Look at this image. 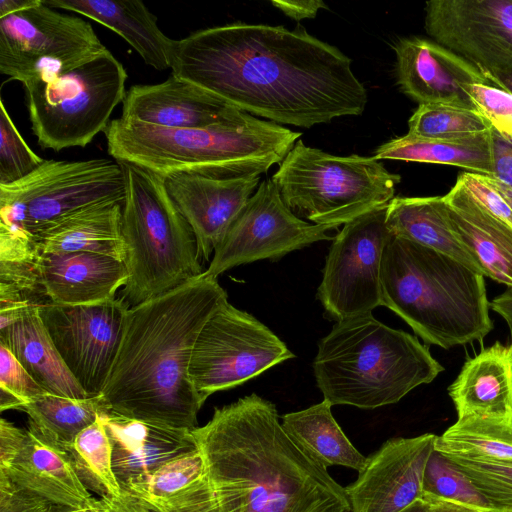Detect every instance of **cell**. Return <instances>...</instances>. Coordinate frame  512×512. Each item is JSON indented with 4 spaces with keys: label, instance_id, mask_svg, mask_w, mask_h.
Here are the masks:
<instances>
[{
    "label": "cell",
    "instance_id": "6da1fadb",
    "mask_svg": "<svg viewBox=\"0 0 512 512\" xmlns=\"http://www.w3.org/2000/svg\"><path fill=\"white\" fill-rule=\"evenodd\" d=\"M171 69L243 112L297 127L360 115L367 103L351 59L301 26L198 30L174 40Z\"/></svg>",
    "mask_w": 512,
    "mask_h": 512
},
{
    "label": "cell",
    "instance_id": "7a4b0ae2",
    "mask_svg": "<svg viewBox=\"0 0 512 512\" xmlns=\"http://www.w3.org/2000/svg\"><path fill=\"white\" fill-rule=\"evenodd\" d=\"M218 512H351L345 487L304 453L255 393L192 430Z\"/></svg>",
    "mask_w": 512,
    "mask_h": 512
},
{
    "label": "cell",
    "instance_id": "3957f363",
    "mask_svg": "<svg viewBox=\"0 0 512 512\" xmlns=\"http://www.w3.org/2000/svg\"><path fill=\"white\" fill-rule=\"evenodd\" d=\"M204 272L181 286L128 307L119 349L99 397L104 410L193 430L204 404L189 378L195 341L225 301Z\"/></svg>",
    "mask_w": 512,
    "mask_h": 512
},
{
    "label": "cell",
    "instance_id": "277c9868",
    "mask_svg": "<svg viewBox=\"0 0 512 512\" xmlns=\"http://www.w3.org/2000/svg\"><path fill=\"white\" fill-rule=\"evenodd\" d=\"M104 134L116 161L165 178L180 173L214 179L260 176L281 163L301 133L246 112L204 128L167 129L123 118Z\"/></svg>",
    "mask_w": 512,
    "mask_h": 512
},
{
    "label": "cell",
    "instance_id": "5b68a950",
    "mask_svg": "<svg viewBox=\"0 0 512 512\" xmlns=\"http://www.w3.org/2000/svg\"><path fill=\"white\" fill-rule=\"evenodd\" d=\"M380 284L381 305L427 345L450 349L480 341L493 329L484 276L446 254L392 235Z\"/></svg>",
    "mask_w": 512,
    "mask_h": 512
},
{
    "label": "cell",
    "instance_id": "8992f818",
    "mask_svg": "<svg viewBox=\"0 0 512 512\" xmlns=\"http://www.w3.org/2000/svg\"><path fill=\"white\" fill-rule=\"evenodd\" d=\"M313 369L332 405L374 409L431 383L444 367L416 336L366 314L337 321L319 341Z\"/></svg>",
    "mask_w": 512,
    "mask_h": 512
},
{
    "label": "cell",
    "instance_id": "52a82bcc",
    "mask_svg": "<svg viewBox=\"0 0 512 512\" xmlns=\"http://www.w3.org/2000/svg\"><path fill=\"white\" fill-rule=\"evenodd\" d=\"M125 180L121 231L127 281L121 298L135 306L203 274L192 228L166 188V178L117 161Z\"/></svg>",
    "mask_w": 512,
    "mask_h": 512
},
{
    "label": "cell",
    "instance_id": "ba28073f",
    "mask_svg": "<svg viewBox=\"0 0 512 512\" xmlns=\"http://www.w3.org/2000/svg\"><path fill=\"white\" fill-rule=\"evenodd\" d=\"M271 180L291 211L314 224L337 228L386 206L401 177L374 157L334 156L300 139Z\"/></svg>",
    "mask_w": 512,
    "mask_h": 512
},
{
    "label": "cell",
    "instance_id": "9c48e42d",
    "mask_svg": "<svg viewBox=\"0 0 512 512\" xmlns=\"http://www.w3.org/2000/svg\"><path fill=\"white\" fill-rule=\"evenodd\" d=\"M127 72L106 49L72 68L39 71L23 84L31 128L44 149L85 147L123 102Z\"/></svg>",
    "mask_w": 512,
    "mask_h": 512
},
{
    "label": "cell",
    "instance_id": "30bf717a",
    "mask_svg": "<svg viewBox=\"0 0 512 512\" xmlns=\"http://www.w3.org/2000/svg\"><path fill=\"white\" fill-rule=\"evenodd\" d=\"M125 180L116 160H45L26 177L0 185V229L35 237L88 206L121 202Z\"/></svg>",
    "mask_w": 512,
    "mask_h": 512
},
{
    "label": "cell",
    "instance_id": "8fae6325",
    "mask_svg": "<svg viewBox=\"0 0 512 512\" xmlns=\"http://www.w3.org/2000/svg\"><path fill=\"white\" fill-rule=\"evenodd\" d=\"M295 355L253 315L223 302L202 327L193 347L189 378L204 403Z\"/></svg>",
    "mask_w": 512,
    "mask_h": 512
},
{
    "label": "cell",
    "instance_id": "7c38bea8",
    "mask_svg": "<svg viewBox=\"0 0 512 512\" xmlns=\"http://www.w3.org/2000/svg\"><path fill=\"white\" fill-rule=\"evenodd\" d=\"M106 49L87 21L45 0L0 18V72L21 83L41 70L72 68Z\"/></svg>",
    "mask_w": 512,
    "mask_h": 512
},
{
    "label": "cell",
    "instance_id": "4fadbf2b",
    "mask_svg": "<svg viewBox=\"0 0 512 512\" xmlns=\"http://www.w3.org/2000/svg\"><path fill=\"white\" fill-rule=\"evenodd\" d=\"M387 205L344 224L333 239L317 292L333 320L372 314L381 305V262L392 236Z\"/></svg>",
    "mask_w": 512,
    "mask_h": 512
},
{
    "label": "cell",
    "instance_id": "5bb4252c",
    "mask_svg": "<svg viewBox=\"0 0 512 512\" xmlns=\"http://www.w3.org/2000/svg\"><path fill=\"white\" fill-rule=\"evenodd\" d=\"M335 227L310 224L283 202L271 179L263 180L216 247L204 273L216 277L241 264L277 261L284 255L321 240H333Z\"/></svg>",
    "mask_w": 512,
    "mask_h": 512
},
{
    "label": "cell",
    "instance_id": "9a60e30c",
    "mask_svg": "<svg viewBox=\"0 0 512 512\" xmlns=\"http://www.w3.org/2000/svg\"><path fill=\"white\" fill-rule=\"evenodd\" d=\"M128 307L121 297L89 305L39 304L57 351L89 397L99 396L106 384Z\"/></svg>",
    "mask_w": 512,
    "mask_h": 512
},
{
    "label": "cell",
    "instance_id": "2e32d148",
    "mask_svg": "<svg viewBox=\"0 0 512 512\" xmlns=\"http://www.w3.org/2000/svg\"><path fill=\"white\" fill-rule=\"evenodd\" d=\"M424 27L436 43L487 77L512 68V0H432Z\"/></svg>",
    "mask_w": 512,
    "mask_h": 512
},
{
    "label": "cell",
    "instance_id": "e0dca14e",
    "mask_svg": "<svg viewBox=\"0 0 512 512\" xmlns=\"http://www.w3.org/2000/svg\"><path fill=\"white\" fill-rule=\"evenodd\" d=\"M0 475L54 505L92 510L97 502L62 448L4 418L0 421Z\"/></svg>",
    "mask_w": 512,
    "mask_h": 512
},
{
    "label": "cell",
    "instance_id": "ac0fdd59",
    "mask_svg": "<svg viewBox=\"0 0 512 512\" xmlns=\"http://www.w3.org/2000/svg\"><path fill=\"white\" fill-rule=\"evenodd\" d=\"M437 435L387 440L345 487L351 512H401L423 497V476Z\"/></svg>",
    "mask_w": 512,
    "mask_h": 512
},
{
    "label": "cell",
    "instance_id": "d6986e66",
    "mask_svg": "<svg viewBox=\"0 0 512 512\" xmlns=\"http://www.w3.org/2000/svg\"><path fill=\"white\" fill-rule=\"evenodd\" d=\"M393 49L398 85L419 105L446 104L478 111L469 86L492 85L476 66L433 40L402 38Z\"/></svg>",
    "mask_w": 512,
    "mask_h": 512
},
{
    "label": "cell",
    "instance_id": "ffe728a7",
    "mask_svg": "<svg viewBox=\"0 0 512 512\" xmlns=\"http://www.w3.org/2000/svg\"><path fill=\"white\" fill-rule=\"evenodd\" d=\"M259 182L260 176L214 179L180 173L166 178L169 195L195 235L200 260H210Z\"/></svg>",
    "mask_w": 512,
    "mask_h": 512
},
{
    "label": "cell",
    "instance_id": "44dd1931",
    "mask_svg": "<svg viewBox=\"0 0 512 512\" xmlns=\"http://www.w3.org/2000/svg\"><path fill=\"white\" fill-rule=\"evenodd\" d=\"M242 113L217 95L171 74L158 84L131 86L121 118L167 129H190L226 122Z\"/></svg>",
    "mask_w": 512,
    "mask_h": 512
},
{
    "label": "cell",
    "instance_id": "7402d4cb",
    "mask_svg": "<svg viewBox=\"0 0 512 512\" xmlns=\"http://www.w3.org/2000/svg\"><path fill=\"white\" fill-rule=\"evenodd\" d=\"M99 416L111 443L113 470L121 485L198 450L192 430L132 419L106 410Z\"/></svg>",
    "mask_w": 512,
    "mask_h": 512
},
{
    "label": "cell",
    "instance_id": "603a6c76",
    "mask_svg": "<svg viewBox=\"0 0 512 512\" xmlns=\"http://www.w3.org/2000/svg\"><path fill=\"white\" fill-rule=\"evenodd\" d=\"M41 268L45 297L59 305L115 299L127 281L124 261L92 252L43 253Z\"/></svg>",
    "mask_w": 512,
    "mask_h": 512
},
{
    "label": "cell",
    "instance_id": "cb8c5ba5",
    "mask_svg": "<svg viewBox=\"0 0 512 512\" xmlns=\"http://www.w3.org/2000/svg\"><path fill=\"white\" fill-rule=\"evenodd\" d=\"M443 202L454 233L483 276L512 288V225L490 213L458 180Z\"/></svg>",
    "mask_w": 512,
    "mask_h": 512
},
{
    "label": "cell",
    "instance_id": "d4e9b609",
    "mask_svg": "<svg viewBox=\"0 0 512 512\" xmlns=\"http://www.w3.org/2000/svg\"><path fill=\"white\" fill-rule=\"evenodd\" d=\"M448 393L458 418H512V346L495 342L467 360Z\"/></svg>",
    "mask_w": 512,
    "mask_h": 512
},
{
    "label": "cell",
    "instance_id": "484cf974",
    "mask_svg": "<svg viewBox=\"0 0 512 512\" xmlns=\"http://www.w3.org/2000/svg\"><path fill=\"white\" fill-rule=\"evenodd\" d=\"M52 8L68 10L111 29L120 35L156 70L171 68L174 40L158 27L157 18L141 1L45 0Z\"/></svg>",
    "mask_w": 512,
    "mask_h": 512
},
{
    "label": "cell",
    "instance_id": "4316f807",
    "mask_svg": "<svg viewBox=\"0 0 512 512\" xmlns=\"http://www.w3.org/2000/svg\"><path fill=\"white\" fill-rule=\"evenodd\" d=\"M0 343L47 393L73 399L89 397L57 351L39 314V304L28 305L16 320L0 328Z\"/></svg>",
    "mask_w": 512,
    "mask_h": 512
},
{
    "label": "cell",
    "instance_id": "83f0119b",
    "mask_svg": "<svg viewBox=\"0 0 512 512\" xmlns=\"http://www.w3.org/2000/svg\"><path fill=\"white\" fill-rule=\"evenodd\" d=\"M121 202L80 209L53 223L34 238L43 253L92 252L125 261Z\"/></svg>",
    "mask_w": 512,
    "mask_h": 512
},
{
    "label": "cell",
    "instance_id": "f1b7e54d",
    "mask_svg": "<svg viewBox=\"0 0 512 512\" xmlns=\"http://www.w3.org/2000/svg\"><path fill=\"white\" fill-rule=\"evenodd\" d=\"M386 225L393 236L446 254L482 274L454 233L443 196L394 197L387 205Z\"/></svg>",
    "mask_w": 512,
    "mask_h": 512
},
{
    "label": "cell",
    "instance_id": "f546056e",
    "mask_svg": "<svg viewBox=\"0 0 512 512\" xmlns=\"http://www.w3.org/2000/svg\"><path fill=\"white\" fill-rule=\"evenodd\" d=\"M326 399L300 411L286 413L281 424L292 441L325 468L343 466L361 471L367 457L350 442L332 415Z\"/></svg>",
    "mask_w": 512,
    "mask_h": 512
},
{
    "label": "cell",
    "instance_id": "4dcf8cb0",
    "mask_svg": "<svg viewBox=\"0 0 512 512\" xmlns=\"http://www.w3.org/2000/svg\"><path fill=\"white\" fill-rule=\"evenodd\" d=\"M374 158L451 165L486 176L493 173L490 130L451 139H428L407 133L378 146Z\"/></svg>",
    "mask_w": 512,
    "mask_h": 512
},
{
    "label": "cell",
    "instance_id": "1f68e13d",
    "mask_svg": "<svg viewBox=\"0 0 512 512\" xmlns=\"http://www.w3.org/2000/svg\"><path fill=\"white\" fill-rule=\"evenodd\" d=\"M435 450L467 459L512 463V418H458L437 436Z\"/></svg>",
    "mask_w": 512,
    "mask_h": 512
},
{
    "label": "cell",
    "instance_id": "d6a6232c",
    "mask_svg": "<svg viewBox=\"0 0 512 512\" xmlns=\"http://www.w3.org/2000/svg\"><path fill=\"white\" fill-rule=\"evenodd\" d=\"M20 410L28 415L29 429L61 448L93 424L104 407L99 396L73 399L46 393Z\"/></svg>",
    "mask_w": 512,
    "mask_h": 512
},
{
    "label": "cell",
    "instance_id": "836d02e7",
    "mask_svg": "<svg viewBox=\"0 0 512 512\" xmlns=\"http://www.w3.org/2000/svg\"><path fill=\"white\" fill-rule=\"evenodd\" d=\"M61 448L91 493L102 499L120 495L122 487L113 470L111 443L100 416Z\"/></svg>",
    "mask_w": 512,
    "mask_h": 512
},
{
    "label": "cell",
    "instance_id": "e575fe53",
    "mask_svg": "<svg viewBox=\"0 0 512 512\" xmlns=\"http://www.w3.org/2000/svg\"><path fill=\"white\" fill-rule=\"evenodd\" d=\"M42 255L34 237L0 229V292L21 294L40 304L38 299L45 297Z\"/></svg>",
    "mask_w": 512,
    "mask_h": 512
},
{
    "label": "cell",
    "instance_id": "d590c367",
    "mask_svg": "<svg viewBox=\"0 0 512 512\" xmlns=\"http://www.w3.org/2000/svg\"><path fill=\"white\" fill-rule=\"evenodd\" d=\"M408 128V134L412 136L451 139L487 132L491 125L475 110L446 104H423L409 118Z\"/></svg>",
    "mask_w": 512,
    "mask_h": 512
},
{
    "label": "cell",
    "instance_id": "8d00e7d4",
    "mask_svg": "<svg viewBox=\"0 0 512 512\" xmlns=\"http://www.w3.org/2000/svg\"><path fill=\"white\" fill-rule=\"evenodd\" d=\"M205 476V462L199 449L173 459L149 474L132 478L121 485L148 500L171 498Z\"/></svg>",
    "mask_w": 512,
    "mask_h": 512
},
{
    "label": "cell",
    "instance_id": "74e56055",
    "mask_svg": "<svg viewBox=\"0 0 512 512\" xmlns=\"http://www.w3.org/2000/svg\"><path fill=\"white\" fill-rule=\"evenodd\" d=\"M423 497L453 502L479 512H496L469 479L435 449L425 467Z\"/></svg>",
    "mask_w": 512,
    "mask_h": 512
},
{
    "label": "cell",
    "instance_id": "f35d334b",
    "mask_svg": "<svg viewBox=\"0 0 512 512\" xmlns=\"http://www.w3.org/2000/svg\"><path fill=\"white\" fill-rule=\"evenodd\" d=\"M444 456L469 479L496 512H512V463Z\"/></svg>",
    "mask_w": 512,
    "mask_h": 512
},
{
    "label": "cell",
    "instance_id": "ab89813d",
    "mask_svg": "<svg viewBox=\"0 0 512 512\" xmlns=\"http://www.w3.org/2000/svg\"><path fill=\"white\" fill-rule=\"evenodd\" d=\"M45 160L26 143L0 100V185L14 183L36 170Z\"/></svg>",
    "mask_w": 512,
    "mask_h": 512
},
{
    "label": "cell",
    "instance_id": "60d3db41",
    "mask_svg": "<svg viewBox=\"0 0 512 512\" xmlns=\"http://www.w3.org/2000/svg\"><path fill=\"white\" fill-rule=\"evenodd\" d=\"M47 392L33 379L13 353L0 343V409L20 410Z\"/></svg>",
    "mask_w": 512,
    "mask_h": 512
},
{
    "label": "cell",
    "instance_id": "b9f144b4",
    "mask_svg": "<svg viewBox=\"0 0 512 512\" xmlns=\"http://www.w3.org/2000/svg\"><path fill=\"white\" fill-rule=\"evenodd\" d=\"M468 91L491 127L512 140V95L488 84H472Z\"/></svg>",
    "mask_w": 512,
    "mask_h": 512
},
{
    "label": "cell",
    "instance_id": "7bdbcfd3",
    "mask_svg": "<svg viewBox=\"0 0 512 512\" xmlns=\"http://www.w3.org/2000/svg\"><path fill=\"white\" fill-rule=\"evenodd\" d=\"M457 180L490 213L512 225V208L489 176L463 172Z\"/></svg>",
    "mask_w": 512,
    "mask_h": 512
},
{
    "label": "cell",
    "instance_id": "ee69618b",
    "mask_svg": "<svg viewBox=\"0 0 512 512\" xmlns=\"http://www.w3.org/2000/svg\"><path fill=\"white\" fill-rule=\"evenodd\" d=\"M157 503L166 512H218L205 476L171 498Z\"/></svg>",
    "mask_w": 512,
    "mask_h": 512
},
{
    "label": "cell",
    "instance_id": "f6af8a7d",
    "mask_svg": "<svg viewBox=\"0 0 512 512\" xmlns=\"http://www.w3.org/2000/svg\"><path fill=\"white\" fill-rule=\"evenodd\" d=\"M493 173L489 176L512 208V140L491 127Z\"/></svg>",
    "mask_w": 512,
    "mask_h": 512
},
{
    "label": "cell",
    "instance_id": "bcb514c9",
    "mask_svg": "<svg viewBox=\"0 0 512 512\" xmlns=\"http://www.w3.org/2000/svg\"><path fill=\"white\" fill-rule=\"evenodd\" d=\"M55 506L0 475V512H51Z\"/></svg>",
    "mask_w": 512,
    "mask_h": 512
},
{
    "label": "cell",
    "instance_id": "7dc6e473",
    "mask_svg": "<svg viewBox=\"0 0 512 512\" xmlns=\"http://www.w3.org/2000/svg\"><path fill=\"white\" fill-rule=\"evenodd\" d=\"M91 512H166L157 502L122 488L114 498H99Z\"/></svg>",
    "mask_w": 512,
    "mask_h": 512
},
{
    "label": "cell",
    "instance_id": "c3c4849f",
    "mask_svg": "<svg viewBox=\"0 0 512 512\" xmlns=\"http://www.w3.org/2000/svg\"><path fill=\"white\" fill-rule=\"evenodd\" d=\"M271 4L296 21L314 18L320 9L327 8L321 0H272Z\"/></svg>",
    "mask_w": 512,
    "mask_h": 512
},
{
    "label": "cell",
    "instance_id": "681fc988",
    "mask_svg": "<svg viewBox=\"0 0 512 512\" xmlns=\"http://www.w3.org/2000/svg\"><path fill=\"white\" fill-rule=\"evenodd\" d=\"M490 307L506 321L512 346V288H507L505 292L496 296L490 303Z\"/></svg>",
    "mask_w": 512,
    "mask_h": 512
},
{
    "label": "cell",
    "instance_id": "f907efd6",
    "mask_svg": "<svg viewBox=\"0 0 512 512\" xmlns=\"http://www.w3.org/2000/svg\"><path fill=\"white\" fill-rule=\"evenodd\" d=\"M487 78L493 86L512 95V68L493 71L488 74Z\"/></svg>",
    "mask_w": 512,
    "mask_h": 512
},
{
    "label": "cell",
    "instance_id": "816d5d0a",
    "mask_svg": "<svg viewBox=\"0 0 512 512\" xmlns=\"http://www.w3.org/2000/svg\"><path fill=\"white\" fill-rule=\"evenodd\" d=\"M424 498V497H423ZM430 502L429 512H479L472 508L443 500L427 499Z\"/></svg>",
    "mask_w": 512,
    "mask_h": 512
},
{
    "label": "cell",
    "instance_id": "f5cc1de1",
    "mask_svg": "<svg viewBox=\"0 0 512 512\" xmlns=\"http://www.w3.org/2000/svg\"><path fill=\"white\" fill-rule=\"evenodd\" d=\"M37 0H1L0 18L19 12L34 5Z\"/></svg>",
    "mask_w": 512,
    "mask_h": 512
},
{
    "label": "cell",
    "instance_id": "db71d44e",
    "mask_svg": "<svg viewBox=\"0 0 512 512\" xmlns=\"http://www.w3.org/2000/svg\"><path fill=\"white\" fill-rule=\"evenodd\" d=\"M430 502L422 497L401 512H429Z\"/></svg>",
    "mask_w": 512,
    "mask_h": 512
},
{
    "label": "cell",
    "instance_id": "11a10c76",
    "mask_svg": "<svg viewBox=\"0 0 512 512\" xmlns=\"http://www.w3.org/2000/svg\"><path fill=\"white\" fill-rule=\"evenodd\" d=\"M51 512H91V510H79L73 509L65 506L56 505Z\"/></svg>",
    "mask_w": 512,
    "mask_h": 512
}]
</instances>
